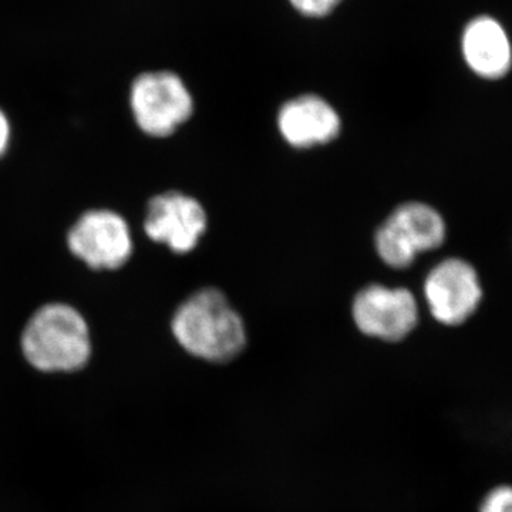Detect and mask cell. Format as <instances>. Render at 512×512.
<instances>
[{
	"instance_id": "cell-4",
	"label": "cell",
	"mask_w": 512,
	"mask_h": 512,
	"mask_svg": "<svg viewBox=\"0 0 512 512\" xmlns=\"http://www.w3.org/2000/svg\"><path fill=\"white\" fill-rule=\"evenodd\" d=\"M446 239V224L439 212L421 202L400 205L376 234L377 254L384 264L402 269L420 252L433 251Z\"/></svg>"
},
{
	"instance_id": "cell-5",
	"label": "cell",
	"mask_w": 512,
	"mask_h": 512,
	"mask_svg": "<svg viewBox=\"0 0 512 512\" xmlns=\"http://www.w3.org/2000/svg\"><path fill=\"white\" fill-rule=\"evenodd\" d=\"M67 247L77 259L96 271H116L133 254L127 221L111 210H90L80 215L67 234Z\"/></svg>"
},
{
	"instance_id": "cell-8",
	"label": "cell",
	"mask_w": 512,
	"mask_h": 512,
	"mask_svg": "<svg viewBox=\"0 0 512 512\" xmlns=\"http://www.w3.org/2000/svg\"><path fill=\"white\" fill-rule=\"evenodd\" d=\"M424 295L434 318L457 326L477 311L483 291L476 269L463 259L451 258L427 276Z\"/></svg>"
},
{
	"instance_id": "cell-6",
	"label": "cell",
	"mask_w": 512,
	"mask_h": 512,
	"mask_svg": "<svg viewBox=\"0 0 512 512\" xmlns=\"http://www.w3.org/2000/svg\"><path fill=\"white\" fill-rule=\"evenodd\" d=\"M353 319L360 332L370 338L399 342L416 328L419 309L407 289L370 285L357 293Z\"/></svg>"
},
{
	"instance_id": "cell-1",
	"label": "cell",
	"mask_w": 512,
	"mask_h": 512,
	"mask_svg": "<svg viewBox=\"0 0 512 512\" xmlns=\"http://www.w3.org/2000/svg\"><path fill=\"white\" fill-rule=\"evenodd\" d=\"M174 338L190 355L208 362H228L247 345L241 316L224 293L207 288L195 292L175 311Z\"/></svg>"
},
{
	"instance_id": "cell-2",
	"label": "cell",
	"mask_w": 512,
	"mask_h": 512,
	"mask_svg": "<svg viewBox=\"0 0 512 512\" xmlns=\"http://www.w3.org/2000/svg\"><path fill=\"white\" fill-rule=\"evenodd\" d=\"M22 352L40 372H77L92 357V335L82 313L69 303L40 306L23 329Z\"/></svg>"
},
{
	"instance_id": "cell-7",
	"label": "cell",
	"mask_w": 512,
	"mask_h": 512,
	"mask_svg": "<svg viewBox=\"0 0 512 512\" xmlns=\"http://www.w3.org/2000/svg\"><path fill=\"white\" fill-rule=\"evenodd\" d=\"M207 229V214L200 202L183 192L168 191L151 198L144 231L154 242L167 245L177 254L197 247Z\"/></svg>"
},
{
	"instance_id": "cell-10",
	"label": "cell",
	"mask_w": 512,
	"mask_h": 512,
	"mask_svg": "<svg viewBox=\"0 0 512 512\" xmlns=\"http://www.w3.org/2000/svg\"><path fill=\"white\" fill-rule=\"evenodd\" d=\"M464 59L470 69L484 79H500L512 64L510 40L497 20L474 19L464 30Z\"/></svg>"
},
{
	"instance_id": "cell-3",
	"label": "cell",
	"mask_w": 512,
	"mask_h": 512,
	"mask_svg": "<svg viewBox=\"0 0 512 512\" xmlns=\"http://www.w3.org/2000/svg\"><path fill=\"white\" fill-rule=\"evenodd\" d=\"M130 107L144 134L164 138L190 120L194 100L180 76L163 70L143 73L134 79Z\"/></svg>"
},
{
	"instance_id": "cell-12",
	"label": "cell",
	"mask_w": 512,
	"mask_h": 512,
	"mask_svg": "<svg viewBox=\"0 0 512 512\" xmlns=\"http://www.w3.org/2000/svg\"><path fill=\"white\" fill-rule=\"evenodd\" d=\"M342 0H291L293 8L309 18L329 15Z\"/></svg>"
},
{
	"instance_id": "cell-13",
	"label": "cell",
	"mask_w": 512,
	"mask_h": 512,
	"mask_svg": "<svg viewBox=\"0 0 512 512\" xmlns=\"http://www.w3.org/2000/svg\"><path fill=\"white\" fill-rule=\"evenodd\" d=\"M10 144V123L5 111L0 109V158L5 156Z\"/></svg>"
},
{
	"instance_id": "cell-11",
	"label": "cell",
	"mask_w": 512,
	"mask_h": 512,
	"mask_svg": "<svg viewBox=\"0 0 512 512\" xmlns=\"http://www.w3.org/2000/svg\"><path fill=\"white\" fill-rule=\"evenodd\" d=\"M480 512H512V487L501 485L487 494Z\"/></svg>"
},
{
	"instance_id": "cell-9",
	"label": "cell",
	"mask_w": 512,
	"mask_h": 512,
	"mask_svg": "<svg viewBox=\"0 0 512 512\" xmlns=\"http://www.w3.org/2000/svg\"><path fill=\"white\" fill-rule=\"evenodd\" d=\"M278 127L292 147L311 148L335 140L342 123L328 101L306 94L282 106Z\"/></svg>"
}]
</instances>
